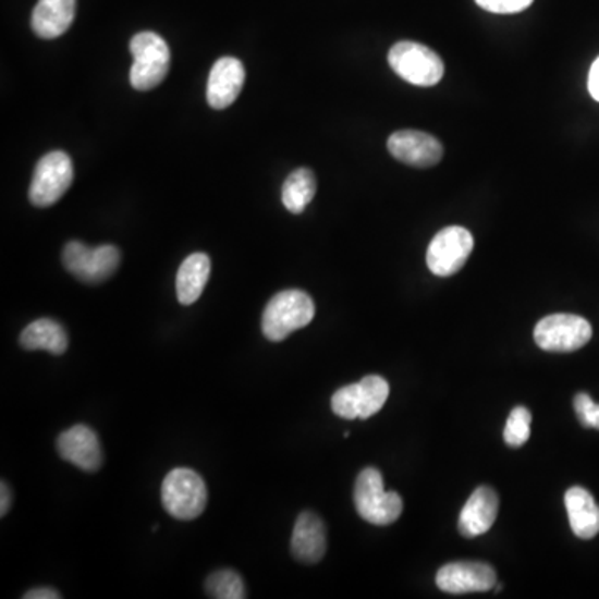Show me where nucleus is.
<instances>
[{"mask_svg": "<svg viewBox=\"0 0 599 599\" xmlns=\"http://www.w3.org/2000/svg\"><path fill=\"white\" fill-rule=\"evenodd\" d=\"M575 412L578 415L579 424L585 428L599 430V405H596L589 395L578 393L575 396Z\"/></svg>", "mask_w": 599, "mask_h": 599, "instance_id": "nucleus-24", "label": "nucleus"}, {"mask_svg": "<svg viewBox=\"0 0 599 599\" xmlns=\"http://www.w3.org/2000/svg\"><path fill=\"white\" fill-rule=\"evenodd\" d=\"M437 585L441 591L452 595L490 591L497 585V573L490 564L459 561L441 567L437 575Z\"/></svg>", "mask_w": 599, "mask_h": 599, "instance_id": "nucleus-11", "label": "nucleus"}, {"mask_svg": "<svg viewBox=\"0 0 599 599\" xmlns=\"http://www.w3.org/2000/svg\"><path fill=\"white\" fill-rule=\"evenodd\" d=\"M388 152L406 166L428 169L437 166L443 157V147L433 135L419 131H400L390 135Z\"/></svg>", "mask_w": 599, "mask_h": 599, "instance_id": "nucleus-12", "label": "nucleus"}, {"mask_svg": "<svg viewBox=\"0 0 599 599\" xmlns=\"http://www.w3.org/2000/svg\"><path fill=\"white\" fill-rule=\"evenodd\" d=\"M74 182V163L64 150H53L37 163L28 188L30 204L47 208L68 194Z\"/></svg>", "mask_w": 599, "mask_h": 599, "instance_id": "nucleus-6", "label": "nucleus"}, {"mask_svg": "<svg viewBox=\"0 0 599 599\" xmlns=\"http://www.w3.org/2000/svg\"><path fill=\"white\" fill-rule=\"evenodd\" d=\"M210 258L205 254H192L176 272V298L182 305H192L200 298L210 279Z\"/></svg>", "mask_w": 599, "mask_h": 599, "instance_id": "nucleus-19", "label": "nucleus"}, {"mask_svg": "<svg viewBox=\"0 0 599 599\" xmlns=\"http://www.w3.org/2000/svg\"><path fill=\"white\" fill-rule=\"evenodd\" d=\"M131 52L134 64L131 69V84L135 90L147 93L166 81L170 69V49L159 34L138 33L132 37Z\"/></svg>", "mask_w": 599, "mask_h": 599, "instance_id": "nucleus-4", "label": "nucleus"}, {"mask_svg": "<svg viewBox=\"0 0 599 599\" xmlns=\"http://www.w3.org/2000/svg\"><path fill=\"white\" fill-rule=\"evenodd\" d=\"M529 427H531V413L525 406H516L508 416L504 427V441L508 447L519 448L529 440Z\"/></svg>", "mask_w": 599, "mask_h": 599, "instance_id": "nucleus-23", "label": "nucleus"}, {"mask_svg": "<svg viewBox=\"0 0 599 599\" xmlns=\"http://www.w3.org/2000/svg\"><path fill=\"white\" fill-rule=\"evenodd\" d=\"M475 247L472 233L463 227H447L431 240L427 252L430 272L437 277H452L462 270Z\"/></svg>", "mask_w": 599, "mask_h": 599, "instance_id": "nucleus-10", "label": "nucleus"}, {"mask_svg": "<svg viewBox=\"0 0 599 599\" xmlns=\"http://www.w3.org/2000/svg\"><path fill=\"white\" fill-rule=\"evenodd\" d=\"M62 264L75 279L90 285L106 282L120 265V250L115 245L90 248L82 242H69L62 252Z\"/></svg>", "mask_w": 599, "mask_h": 599, "instance_id": "nucleus-7", "label": "nucleus"}, {"mask_svg": "<svg viewBox=\"0 0 599 599\" xmlns=\"http://www.w3.org/2000/svg\"><path fill=\"white\" fill-rule=\"evenodd\" d=\"M500 510V498L490 487H479L460 513L459 529L465 538L485 535L490 531Z\"/></svg>", "mask_w": 599, "mask_h": 599, "instance_id": "nucleus-15", "label": "nucleus"}, {"mask_svg": "<svg viewBox=\"0 0 599 599\" xmlns=\"http://www.w3.org/2000/svg\"><path fill=\"white\" fill-rule=\"evenodd\" d=\"M390 395L387 380L377 375L365 377L358 383L340 388L332 396V409L343 419H367L377 415Z\"/></svg>", "mask_w": 599, "mask_h": 599, "instance_id": "nucleus-9", "label": "nucleus"}, {"mask_svg": "<svg viewBox=\"0 0 599 599\" xmlns=\"http://www.w3.org/2000/svg\"><path fill=\"white\" fill-rule=\"evenodd\" d=\"M75 0H39L33 12V30L40 39L64 36L74 24Z\"/></svg>", "mask_w": 599, "mask_h": 599, "instance_id": "nucleus-17", "label": "nucleus"}, {"mask_svg": "<svg viewBox=\"0 0 599 599\" xmlns=\"http://www.w3.org/2000/svg\"><path fill=\"white\" fill-rule=\"evenodd\" d=\"M62 598L60 592H57L56 589L50 588H37L30 589V591L25 592L24 599H59Z\"/></svg>", "mask_w": 599, "mask_h": 599, "instance_id": "nucleus-27", "label": "nucleus"}, {"mask_svg": "<svg viewBox=\"0 0 599 599\" xmlns=\"http://www.w3.org/2000/svg\"><path fill=\"white\" fill-rule=\"evenodd\" d=\"M388 64L396 75L418 87H431L443 78L441 57L424 44L402 40L388 52Z\"/></svg>", "mask_w": 599, "mask_h": 599, "instance_id": "nucleus-5", "label": "nucleus"}, {"mask_svg": "<svg viewBox=\"0 0 599 599\" xmlns=\"http://www.w3.org/2000/svg\"><path fill=\"white\" fill-rule=\"evenodd\" d=\"M245 84V68L235 57H222L208 75V106L223 110L235 102Z\"/></svg>", "mask_w": 599, "mask_h": 599, "instance_id": "nucleus-14", "label": "nucleus"}, {"mask_svg": "<svg viewBox=\"0 0 599 599\" xmlns=\"http://www.w3.org/2000/svg\"><path fill=\"white\" fill-rule=\"evenodd\" d=\"M208 501L207 485L194 469L175 468L162 484V504L173 518L191 522L205 512Z\"/></svg>", "mask_w": 599, "mask_h": 599, "instance_id": "nucleus-3", "label": "nucleus"}, {"mask_svg": "<svg viewBox=\"0 0 599 599\" xmlns=\"http://www.w3.org/2000/svg\"><path fill=\"white\" fill-rule=\"evenodd\" d=\"M205 591L210 598L244 599L247 598L244 579L232 570H220L208 576L205 582Z\"/></svg>", "mask_w": 599, "mask_h": 599, "instance_id": "nucleus-22", "label": "nucleus"}, {"mask_svg": "<svg viewBox=\"0 0 599 599\" xmlns=\"http://www.w3.org/2000/svg\"><path fill=\"white\" fill-rule=\"evenodd\" d=\"M592 328L586 318L572 314H554L539 320L535 328V342L551 353H572L591 340Z\"/></svg>", "mask_w": 599, "mask_h": 599, "instance_id": "nucleus-8", "label": "nucleus"}, {"mask_svg": "<svg viewBox=\"0 0 599 599\" xmlns=\"http://www.w3.org/2000/svg\"><path fill=\"white\" fill-rule=\"evenodd\" d=\"M353 500L358 515L371 525H392L403 512L402 497L395 491H384L383 476L377 468L359 473Z\"/></svg>", "mask_w": 599, "mask_h": 599, "instance_id": "nucleus-2", "label": "nucleus"}, {"mask_svg": "<svg viewBox=\"0 0 599 599\" xmlns=\"http://www.w3.org/2000/svg\"><path fill=\"white\" fill-rule=\"evenodd\" d=\"M327 553V529L314 512L300 513L292 535V554L302 563L315 564Z\"/></svg>", "mask_w": 599, "mask_h": 599, "instance_id": "nucleus-16", "label": "nucleus"}, {"mask_svg": "<svg viewBox=\"0 0 599 599\" xmlns=\"http://www.w3.org/2000/svg\"><path fill=\"white\" fill-rule=\"evenodd\" d=\"M567 518L578 538L591 539L599 533V506L592 494L582 487H573L564 494Z\"/></svg>", "mask_w": 599, "mask_h": 599, "instance_id": "nucleus-18", "label": "nucleus"}, {"mask_svg": "<svg viewBox=\"0 0 599 599\" xmlns=\"http://www.w3.org/2000/svg\"><path fill=\"white\" fill-rule=\"evenodd\" d=\"M588 90L592 99L599 102V57L592 62L588 77Z\"/></svg>", "mask_w": 599, "mask_h": 599, "instance_id": "nucleus-26", "label": "nucleus"}, {"mask_svg": "<svg viewBox=\"0 0 599 599\" xmlns=\"http://www.w3.org/2000/svg\"><path fill=\"white\" fill-rule=\"evenodd\" d=\"M475 2L491 14H518L533 4V0H475Z\"/></svg>", "mask_w": 599, "mask_h": 599, "instance_id": "nucleus-25", "label": "nucleus"}, {"mask_svg": "<svg viewBox=\"0 0 599 599\" xmlns=\"http://www.w3.org/2000/svg\"><path fill=\"white\" fill-rule=\"evenodd\" d=\"M317 194V179L310 169H296L286 176L282 187V201L293 216H300Z\"/></svg>", "mask_w": 599, "mask_h": 599, "instance_id": "nucleus-21", "label": "nucleus"}, {"mask_svg": "<svg viewBox=\"0 0 599 599\" xmlns=\"http://www.w3.org/2000/svg\"><path fill=\"white\" fill-rule=\"evenodd\" d=\"M21 346L24 350H46L52 355H64L68 352L69 337L65 328L52 318H39L25 327L22 332Z\"/></svg>", "mask_w": 599, "mask_h": 599, "instance_id": "nucleus-20", "label": "nucleus"}, {"mask_svg": "<svg viewBox=\"0 0 599 599\" xmlns=\"http://www.w3.org/2000/svg\"><path fill=\"white\" fill-rule=\"evenodd\" d=\"M60 459L87 473L97 472L103 463L102 447L93 428L75 425L57 438Z\"/></svg>", "mask_w": 599, "mask_h": 599, "instance_id": "nucleus-13", "label": "nucleus"}, {"mask_svg": "<svg viewBox=\"0 0 599 599\" xmlns=\"http://www.w3.org/2000/svg\"><path fill=\"white\" fill-rule=\"evenodd\" d=\"M0 491H2V501H0V516H5L8 515L9 510H11V488H9V485L5 484V481H2V488H0Z\"/></svg>", "mask_w": 599, "mask_h": 599, "instance_id": "nucleus-28", "label": "nucleus"}, {"mask_svg": "<svg viewBox=\"0 0 599 599\" xmlns=\"http://www.w3.org/2000/svg\"><path fill=\"white\" fill-rule=\"evenodd\" d=\"M315 317V304L302 290L277 293L261 317V332L270 342H282L290 333L307 327Z\"/></svg>", "mask_w": 599, "mask_h": 599, "instance_id": "nucleus-1", "label": "nucleus"}]
</instances>
